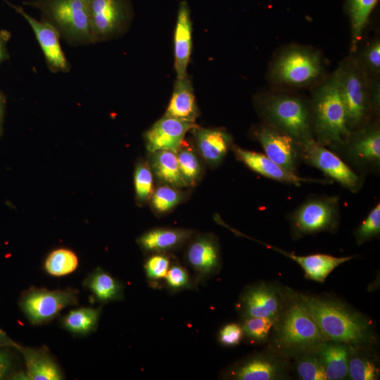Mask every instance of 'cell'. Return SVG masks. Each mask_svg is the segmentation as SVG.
Masks as SVG:
<instances>
[{
	"label": "cell",
	"mask_w": 380,
	"mask_h": 380,
	"mask_svg": "<svg viewBox=\"0 0 380 380\" xmlns=\"http://www.w3.org/2000/svg\"><path fill=\"white\" fill-rule=\"evenodd\" d=\"M170 264V258L165 254L153 253L144 264L146 277L152 282L165 279Z\"/></svg>",
	"instance_id": "40"
},
{
	"label": "cell",
	"mask_w": 380,
	"mask_h": 380,
	"mask_svg": "<svg viewBox=\"0 0 380 380\" xmlns=\"http://www.w3.org/2000/svg\"><path fill=\"white\" fill-rule=\"evenodd\" d=\"M134 189L137 201L144 203L151 199L153 191V172L147 161L140 160L134 170Z\"/></svg>",
	"instance_id": "36"
},
{
	"label": "cell",
	"mask_w": 380,
	"mask_h": 380,
	"mask_svg": "<svg viewBox=\"0 0 380 380\" xmlns=\"http://www.w3.org/2000/svg\"><path fill=\"white\" fill-rule=\"evenodd\" d=\"M200 115L191 80L186 77L176 80L165 116L196 122Z\"/></svg>",
	"instance_id": "24"
},
{
	"label": "cell",
	"mask_w": 380,
	"mask_h": 380,
	"mask_svg": "<svg viewBox=\"0 0 380 380\" xmlns=\"http://www.w3.org/2000/svg\"><path fill=\"white\" fill-rule=\"evenodd\" d=\"M194 230L182 228H155L141 235L137 243L146 252L164 253L175 250L194 237Z\"/></svg>",
	"instance_id": "22"
},
{
	"label": "cell",
	"mask_w": 380,
	"mask_h": 380,
	"mask_svg": "<svg viewBox=\"0 0 380 380\" xmlns=\"http://www.w3.org/2000/svg\"><path fill=\"white\" fill-rule=\"evenodd\" d=\"M231 148L236 158L246 165L249 169L267 178L283 183L300 186L302 182L319 183L321 184H331V179H319L307 178L292 172L270 159L265 154L244 149L236 145Z\"/></svg>",
	"instance_id": "16"
},
{
	"label": "cell",
	"mask_w": 380,
	"mask_h": 380,
	"mask_svg": "<svg viewBox=\"0 0 380 380\" xmlns=\"http://www.w3.org/2000/svg\"><path fill=\"white\" fill-rule=\"evenodd\" d=\"M183 198L184 194L178 188L162 184L153 191L151 206L157 213L163 214L179 204Z\"/></svg>",
	"instance_id": "35"
},
{
	"label": "cell",
	"mask_w": 380,
	"mask_h": 380,
	"mask_svg": "<svg viewBox=\"0 0 380 380\" xmlns=\"http://www.w3.org/2000/svg\"><path fill=\"white\" fill-rule=\"evenodd\" d=\"M148 164L153 174L162 184L178 189L188 186L180 172L175 152L167 150L149 152Z\"/></svg>",
	"instance_id": "27"
},
{
	"label": "cell",
	"mask_w": 380,
	"mask_h": 380,
	"mask_svg": "<svg viewBox=\"0 0 380 380\" xmlns=\"http://www.w3.org/2000/svg\"><path fill=\"white\" fill-rule=\"evenodd\" d=\"M11 37L9 31L6 30H0V65L9 58L8 44Z\"/></svg>",
	"instance_id": "43"
},
{
	"label": "cell",
	"mask_w": 380,
	"mask_h": 380,
	"mask_svg": "<svg viewBox=\"0 0 380 380\" xmlns=\"http://www.w3.org/2000/svg\"><path fill=\"white\" fill-rule=\"evenodd\" d=\"M327 340L350 347L368 348L376 341L366 316L333 298L296 293Z\"/></svg>",
	"instance_id": "1"
},
{
	"label": "cell",
	"mask_w": 380,
	"mask_h": 380,
	"mask_svg": "<svg viewBox=\"0 0 380 380\" xmlns=\"http://www.w3.org/2000/svg\"><path fill=\"white\" fill-rule=\"evenodd\" d=\"M289 220L295 239L322 232H334L340 220L338 197L310 196L289 215Z\"/></svg>",
	"instance_id": "8"
},
{
	"label": "cell",
	"mask_w": 380,
	"mask_h": 380,
	"mask_svg": "<svg viewBox=\"0 0 380 380\" xmlns=\"http://www.w3.org/2000/svg\"><path fill=\"white\" fill-rule=\"evenodd\" d=\"M241 326L243 335L250 341L262 343L267 340L274 322L267 318L258 317H243Z\"/></svg>",
	"instance_id": "37"
},
{
	"label": "cell",
	"mask_w": 380,
	"mask_h": 380,
	"mask_svg": "<svg viewBox=\"0 0 380 380\" xmlns=\"http://www.w3.org/2000/svg\"><path fill=\"white\" fill-rule=\"evenodd\" d=\"M78 290H47L31 287L23 293L19 305L32 324H42L55 318L65 308L77 305Z\"/></svg>",
	"instance_id": "11"
},
{
	"label": "cell",
	"mask_w": 380,
	"mask_h": 380,
	"mask_svg": "<svg viewBox=\"0 0 380 380\" xmlns=\"http://www.w3.org/2000/svg\"><path fill=\"white\" fill-rule=\"evenodd\" d=\"M23 4L39 9L42 20L54 27L69 45L94 44L86 0H34Z\"/></svg>",
	"instance_id": "6"
},
{
	"label": "cell",
	"mask_w": 380,
	"mask_h": 380,
	"mask_svg": "<svg viewBox=\"0 0 380 380\" xmlns=\"http://www.w3.org/2000/svg\"><path fill=\"white\" fill-rule=\"evenodd\" d=\"M78 265L75 253L67 248L53 251L46 258L44 267L51 275L61 277L74 272Z\"/></svg>",
	"instance_id": "32"
},
{
	"label": "cell",
	"mask_w": 380,
	"mask_h": 380,
	"mask_svg": "<svg viewBox=\"0 0 380 380\" xmlns=\"http://www.w3.org/2000/svg\"><path fill=\"white\" fill-rule=\"evenodd\" d=\"M326 379L340 380L348 376L349 346L343 343L324 340L316 348Z\"/></svg>",
	"instance_id": "25"
},
{
	"label": "cell",
	"mask_w": 380,
	"mask_h": 380,
	"mask_svg": "<svg viewBox=\"0 0 380 380\" xmlns=\"http://www.w3.org/2000/svg\"><path fill=\"white\" fill-rule=\"evenodd\" d=\"M94 299L101 303L121 300L123 297L122 284L105 270L97 268L89 274L83 282Z\"/></svg>",
	"instance_id": "28"
},
{
	"label": "cell",
	"mask_w": 380,
	"mask_h": 380,
	"mask_svg": "<svg viewBox=\"0 0 380 380\" xmlns=\"http://www.w3.org/2000/svg\"><path fill=\"white\" fill-rule=\"evenodd\" d=\"M322 72V58L317 51L292 45L276 56L270 65L269 77L276 84L300 87L317 81Z\"/></svg>",
	"instance_id": "7"
},
{
	"label": "cell",
	"mask_w": 380,
	"mask_h": 380,
	"mask_svg": "<svg viewBox=\"0 0 380 380\" xmlns=\"http://www.w3.org/2000/svg\"><path fill=\"white\" fill-rule=\"evenodd\" d=\"M0 348V379H4L10 372L11 368V357L9 353L6 350H1Z\"/></svg>",
	"instance_id": "44"
},
{
	"label": "cell",
	"mask_w": 380,
	"mask_h": 380,
	"mask_svg": "<svg viewBox=\"0 0 380 380\" xmlns=\"http://www.w3.org/2000/svg\"><path fill=\"white\" fill-rule=\"evenodd\" d=\"M286 357L274 351L255 355L237 366L232 376L238 380H273L286 376Z\"/></svg>",
	"instance_id": "18"
},
{
	"label": "cell",
	"mask_w": 380,
	"mask_h": 380,
	"mask_svg": "<svg viewBox=\"0 0 380 380\" xmlns=\"http://www.w3.org/2000/svg\"><path fill=\"white\" fill-rule=\"evenodd\" d=\"M359 64L371 80L379 79L380 75V41L375 39L355 56Z\"/></svg>",
	"instance_id": "38"
},
{
	"label": "cell",
	"mask_w": 380,
	"mask_h": 380,
	"mask_svg": "<svg viewBox=\"0 0 380 380\" xmlns=\"http://www.w3.org/2000/svg\"><path fill=\"white\" fill-rule=\"evenodd\" d=\"M6 3L21 15L33 30L35 38L44 54L49 70L53 73H66L70 71L71 64L63 52L57 30L49 23L39 21L26 13L20 6Z\"/></svg>",
	"instance_id": "15"
},
{
	"label": "cell",
	"mask_w": 380,
	"mask_h": 380,
	"mask_svg": "<svg viewBox=\"0 0 380 380\" xmlns=\"http://www.w3.org/2000/svg\"><path fill=\"white\" fill-rule=\"evenodd\" d=\"M287 299V291L283 292L270 283L260 282L247 287L242 292L238 310L243 317H263L275 322L282 313Z\"/></svg>",
	"instance_id": "13"
},
{
	"label": "cell",
	"mask_w": 380,
	"mask_h": 380,
	"mask_svg": "<svg viewBox=\"0 0 380 380\" xmlns=\"http://www.w3.org/2000/svg\"><path fill=\"white\" fill-rule=\"evenodd\" d=\"M101 308H80L70 310L61 319L62 326L76 335H87L95 330Z\"/></svg>",
	"instance_id": "30"
},
{
	"label": "cell",
	"mask_w": 380,
	"mask_h": 380,
	"mask_svg": "<svg viewBox=\"0 0 380 380\" xmlns=\"http://www.w3.org/2000/svg\"><path fill=\"white\" fill-rule=\"evenodd\" d=\"M197 126L196 122L163 115L144 133L146 147L148 152L167 150L177 153L186 134Z\"/></svg>",
	"instance_id": "17"
},
{
	"label": "cell",
	"mask_w": 380,
	"mask_h": 380,
	"mask_svg": "<svg viewBox=\"0 0 380 380\" xmlns=\"http://www.w3.org/2000/svg\"><path fill=\"white\" fill-rule=\"evenodd\" d=\"M165 281L167 286L172 291L183 290L191 286L188 271L177 263L170 264Z\"/></svg>",
	"instance_id": "41"
},
{
	"label": "cell",
	"mask_w": 380,
	"mask_h": 380,
	"mask_svg": "<svg viewBox=\"0 0 380 380\" xmlns=\"http://www.w3.org/2000/svg\"><path fill=\"white\" fill-rule=\"evenodd\" d=\"M243 336L240 325L234 323L225 325L219 334L220 342L227 346L239 344Z\"/></svg>",
	"instance_id": "42"
},
{
	"label": "cell",
	"mask_w": 380,
	"mask_h": 380,
	"mask_svg": "<svg viewBox=\"0 0 380 380\" xmlns=\"http://www.w3.org/2000/svg\"><path fill=\"white\" fill-rule=\"evenodd\" d=\"M310 103L314 139L335 153L350 134L336 70L315 88Z\"/></svg>",
	"instance_id": "3"
},
{
	"label": "cell",
	"mask_w": 380,
	"mask_h": 380,
	"mask_svg": "<svg viewBox=\"0 0 380 380\" xmlns=\"http://www.w3.org/2000/svg\"><path fill=\"white\" fill-rule=\"evenodd\" d=\"M293 357L296 360V370L300 379L326 380L316 349L303 352Z\"/></svg>",
	"instance_id": "33"
},
{
	"label": "cell",
	"mask_w": 380,
	"mask_h": 380,
	"mask_svg": "<svg viewBox=\"0 0 380 380\" xmlns=\"http://www.w3.org/2000/svg\"><path fill=\"white\" fill-rule=\"evenodd\" d=\"M357 174H379L380 170V127L370 122L352 132L335 152Z\"/></svg>",
	"instance_id": "9"
},
{
	"label": "cell",
	"mask_w": 380,
	"mask_h": 380,
	"mask_svg": "<svg viewBox=\"0 0 380 380\" xmlns=\"http://www.w3.org/2000/svg\"><path fill=\"white\" fill-rule=\"evenodd\" d=\"M286 291V306L272 327V349L288 358L315 350L327 339L296 292Z\"/></svg>",
	"instance_id": "2"
},
{
	"label": "cell",
	"mask_w": 380,
	"mask_h": 380,
	"mask_svg": "<svg viewBox=\"0 0 380 380\" xmlns=\"http://www.w3.org/2000/svg\"><path fill=\"white\" fill-rule=\"evenodd\" d=\"M180 172L188 186H194L200 180L203 167L196 153L184 146L176 153Z\"/></svg>",
	"instance_id": "34"
},
{
	"label": "cell",
	"mask_w": 380,
	"mask_h": 380,
	"mask_svg": "<svg viewBox=\"0 0 380 380\" xmlns=\"http://www.w3.org/2000/svg\"><path fill=\"white\" fill-rule=\"evenodd\" d=\"M380 234V203H376L367 216L355 229L354 236L356 243L361 245L379 236Z\"/></svg>",
	"instance_id": "39"
},
{
	"label": "cell",
	"mask_w": 380,
	"mask_h": 380,
	"mask_svg": "<svg viewBox=\"0 0 380 380\" xmlns=\"http://www.w3.org/2000/svg\"><path fill=\"white\" fill-rule=\"evenodd\" d=\"M192 49V23L189 7L180 3L174 34L175 69L177 78L187 75L186 70Z\"/></svg>",
	"instance_id": "20"
},
{
	"label": "cell",
	"mask_w": 380,
	"mask_h": 380,
	"mask_svg": "<svg viewBox=\"0 0 380 380\" xmlns=\"http://www.w3.org/2000/svg\"><path fill=\"white\" fill-rule=\"evenodd\" d=\"M190 267L198 274L210 276L220 266V253L217 241L213 235L203 234L191 238L185 253Z\"/></svg>",
	"instance_id": "19"
},
{
	"label": "cell",
	"mask_w": 380,
	"mask_h": 380,
	"mask_svg": "<svg viewBox=\"0 0 380 380\" xmlns=\"http://www.w3.org/2000/svg\"><path fill=\"white\" fill-rule=\"evenodd\" d=\"M377 0H349L351 22V51L355 53L368 18Z\"/></svg>",
	"instance_id": "31"
},
{
	"label": "cell",
	"mask_w": 380,
	"mask_h": 380,
	"mask_svg": "<svg viewBox=\"0 0 380 380\" xmlns=\"http://www.w3.org/2000/svg\"><path fill=\"white\" fill-rule=\"evenodd\" d=\"M254 139L261 145L265 155L285 169L298 174L300 144L284 131L265 122L253 127Z\"/></svg>",
	"instance_id": "14"
},
{
	"label": "cell",
	"mask_w": 380,
	"mask_h": 380,
	"mask_svg": "<svg viewBox=\"0 0 380 380\" xmlns=\"http://www.w3.org/2000/svg\"><path fill=\"white\" fill-rule=\"evenodd\" d=\"M300 158L313 166L331 180L339 183L352 193L360 190L364 177L355 172L340 156L317 143L315 139L300 144Z\"/></svg>",
	"instance_id": "12"
},
{
	"label": "cell",
	"mask_w": 380,
	"mask_h": 380,
	"mask_svg": "<svg viewBox=\"0 0 380 380\" xmlns=\"http://www.w3.org/2000/svg\"><path fill=\"white\" fill-rule=\"evenodd\" d=\"M271 248L296 262L303 269L305 276L309 279L324 282L327 276L338 266L354 258L355 256L334 257L327 254L296 255L281 250L277 247L262 243Z\"/></svg>",
	"instance_id": "23"
},
{
	"label": "cell",
	"mask_w": 380,
	"mask_h": 380,
	"mask_svg": "<svg viewBox=\"0 0 380 380\" xmlns=\"http://www.w3.org/2000/svg\"><path fill=\"white\" fill-rule=\"evenodd\" d=\"M196 148L201 156L210 166H217L233 145L232 136L220 128L193 129Z\"/></svg>",
	"instance_id": "21"
},
{
	"label": "cell",
	"mask_w": 380,
	"mask_h": 380,
	"mask_svg": "<svg viewBox=\"0 0 380 380\" xmlns=\"http://www.w3.org/2000/svg\"><path fill=\"white\" fill-rule=\"evenodd\" d=\"M349 132L358 130L379 115L371 98V82L353 55L343 59L336 70Z\"/></svg>",
	"instance_id": "5"
},
{
	"label": "cell",
	"mask_w": 380,
	"mask_h": 380,
	"mask_svg": "<svg viewBox=\"0 0 380 380\" xmlns=\"http://www.w3.org/2000/svg\"><path fill=\"white\" fill-rule=\"evenodd\" d=\"M17 350L24 357L27 369L26 379L60 380L63 379L61 370L47 349L19 346Z\"/></svg>",
	"instance_id": "26"
},
{
	"label": "cell",
	"mask_w": 380,
	"mask_h": 380,
	"mask_svg": "<svg viewBox=\"0 0 380 380\" xmlns=\"http://www.w3.org/2000/svg\"><path fill=\"white\" fill-rule=\"evenodd\" d=\"M19 344L13 341L3 330L0 329V348L12 347L18 349Z\"/></svg>",
	"instance_id": "46"
},
{
	"label": "cell",
	"mask_w": 380,
	"mask_h": 380,
	"mask_svg": "<svg viewBox=\"0 0 380 380\" xmlns=\"http://www.w3.org/2000/svg\"><path fill=\"white\" fill-rule=\"evenodd\" d=\"M367 349L349 346L348 370L353 380H374L379 376L377 360L366 355Z\"/></svg>",
	"instance_id": "29"
},
{
	"label": "cell",
	"mask_w": 380,
	"mask_h": 380,
	"mask_svg": "<svg viewBox=\"0 0 380 380\" xmlns=\"http://www.w3.org/2000/svg\"><path fill=\"white\" fill-rule=\"evenodd\" d=\"M93 42L116 39L129 29L133 11L129 0H86Z\"/></svg>",
	"instance_id": "10"
},
{
	"label": "cell",
	"mask_w": 380,
	"mask_h": 380,
	"mask_svg": "<svg viewBox=\"0 0 380 380\" xmlns=\"http://www.w3.org/2000/svg\"><path fill=\"white\" fill-rule=\"evenodd\" d=\"M254 104L263 122L284 131L300 144L314 139L310 103L303 98L272 91L258 95Z\"/></svg>",
	"instance_id": "4"
},
{
	"label": "cell",
	"mask_w": 380,
	"mask_h": 380,
	"mask_svg": "<svg viewBox=\"0 0 380 380\" xmlns=\"http://www.w3.org/2000/svg\"><path fill=\"white\" fill-rule=\"evenodd\" d=\"M6 108V94L0 90V138L3 133L4 118Z\"/></svg>",
	"instance_id": "45"
}]
</instances>
